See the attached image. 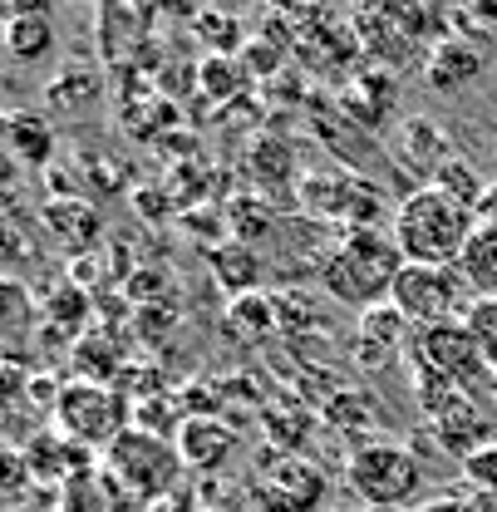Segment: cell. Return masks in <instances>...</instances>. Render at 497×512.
Segmentation results:
<instances>
[{"label":"cell","instance_id":"obj_1","mask_svg":"<svg viewBox=\"0 0 497 512\" xmlns=\"http://www.w3.org/2000/svg\"><path fill=\"white\" fill-rule=\"evenodd\" d=\"M473 232H478V212L434 183L399 197V207L389 212V237L399 242L404 261L419 266H458Z\"/></svg>","mask_w":497,"mask_h":512},{"label":"cell","instance_id":"obj_2","mask_svg":"<svg viewBox=\"0 0 497 512\" xmlns=\"http://www.w3.org/2000/svg\"><path fill=\"white\" fill-rule=\"evenodd\" d=\"M404 271V252L384 227H360L345 232V242H335L320 261V286L330 301L350 306V311H379L394 296V281Z\"/></svg>","mask_w":497,"mask_h":512},{"label":"cell","instance_id":"obj_3","mask_svg":"<svg viewBox=\"0 0 497 512\" xmlns=\"http://www.w3.org/2000/svg\"><path fill=\"white\" fill-rule=\"evenodd\" d=\"M409 370L419 380H434L438 389H453L463 399L493 394V365L478 355L473 335L463 320L453 325H434V330H414L409 340Z\"/></svg>","mask_w":497,"mask_h":512},{"label":"cell","instance_id":"obj_4","mask_svg":"<svg viewBox=\"0 0 497 512\" xmlns=\"http://www.w3.org/2000/svg\"><path fill=\"white\" fill-rule=\"evenodd\" d=\"M345 488L374 512H404L424 493V468L404 444L374 439L345 458Z\"/></svg>","mask_w":497,"mask_h":512},{"label":"cell","instance_id":"obj_5","mask_svg":"<svg viewBox=\"0 0 497 512\" xmlns=\"http://www.w3.org/2000/svg\"><path fill=\"white\" fill-rule=\"evenodd\" d=\"M55 429L60 439L79 448H109L119 444V434L133 429V404L114 384H94V380H69L55 399Z\"/></svg>","mask_w":497,"mask_h":512},{"label":"cell","instance_id":"obj_6","mask_svg":"<svg viewBox=\"0 0 497 512\" xmlns=\"http://www.w3.org/2000/svg\"><path fill=\"white\" fill-rule=\"evenodd\" d=\"M468 301H473V291H468L458 266H419V261H404V271L394 281V296H389V306L414 330H434V325L463 320Z\"/></svg>","mask_w":497,"mask_h":512},{"label":"cell","instance_id":"obj_7","mask_svg":"<svg viewBox=\"0 0 497 512\" xmlns=\"http://www.w3.org/2000/svg\"><path fill=\"white\" fill-rule=\"evenodd\" d=\"M109 458V473H114V483L133 493V498H163V493H173L178 488V473H183V458H178V448L163 444V439H153V434H143V429H128L119 434V444L104 453Z\"/></svg>","mask_w":497,"mask_h":512},{"label":"cell","instance_id":"obj_8","mask_svg":"<svg viewBox=\"0 0 497 512\" xmlns=\"http://www.w3.org/2000/svg\"><path fill=\"white\" fill-rule=\"evenodd\" d=\"M247 493L256 512H315L325 503V473L301 453H281L256 463Z\"/></svg>","mask_w":497,"mask_h":512},{"label":"cell","instance_id":"obj_9","mask_svg":"<svg viewBox=\"0 0 497 512\" xmlns=\"http://www.w3.org/2000/svg\"><path fill=\"white\" fill-rule=\"evenodd\" d=\"M301 197H306V207L320 212V217H335V222H345V232H360V227H379V192L370 183H360L355 173H311L306 183H301Z\"/></svg>","mask_w":497,"mask_h":512},{"label":"cell","instance_id":"obj_10","mask_svg":"<svg viewBox=\"0 0 497 512\" xmlns=\"http://www.w3.org/2000/svg\"><path fill=\"white\" fill-rule=\"evenodd\" d=\"M488 69V35H438L424 55V84L434 94H458Z\"/></svg>","mask_w":497,"mask_h":512},{"label":"cell","instance_id":"obj_11","mask_svg":"<svg viewBox=\"0 0 497 512\" xmlns=\"http://www.w3.org/2000/svg\"><path fill=\"white\" fill-rule=\"evenodd\" d=\"M40 296L20 281V276H0V360L25 365V350L40 335Z\"/></svg>","mask_w":497,"mask_h":512},{"label":"cell","instance_id":"obj_12","mask_svg":"<svg viewBox=\"0 0 497 512\" xmlns=\"http://www.w3.org/2000/svg\"><path fill=\"white\" fill-rule=\"evenodd\" d=\"M40 227L69 247V252H89V247H99V237H104V212L94 207V202H84L79 192H55L45 207H40Z\"/></svg>","mask_w":497,"mask_h":512},{"label":"cell","instance_id":"obj_13","mask_svg":"<svg viewBox=\"0 0 497 512\" xmlns=\"http://www.w3.org/2000/svg\"><path fill=\"white\" fill-rule=\"evenodd\" d=\"M0 50L10 64H40L55 50V20L45 5H10L0 15Z\"/></svg>","mask_w":497,"mask_h":512},{"label":"cell","instance_id":"obj_14","mask_svg":"<svg viewBox=\"0 0 497 512\" xmlns=\"http://www.w3.org/2000/svg\"><path fill=\"white\" fill-rule=\"evenodd\" d=\"M173 448H178L183 468H192V473H222L237 453V434H232L227 419H183Z\"/></svg>","mask_w":497,"mask_h":512},{"label":"cell","instance_id":"obj_15","mask_svg":"<svg viewBox=\"0 0 497 512\" xmlns=\"http://www.w3.org/2000/svg\"><path fill=\"white\" fill-rule=\"evenodd\" d=\"M434 424V439H438V448L448 453V458H473L478 448H488V444H497L493 439V419L478 409V399H453L438 419H429Z\"/></svg>","mask_w":497,"mask_h":512},{"label":"cell","instance_id":"obj_16","mask_svg":"<svg viewBox=\"0 0 497 512\" xmlns=\"http://www.w3.org/2000/svg\"><path fill=\"white\" fill-rule=\"evenodd\" d=\"M0 153H10V163H25V168H50L55 124L45 114H35V109L0 114Z\"/></svg>","mask_w":497,"mask_h":512},{"label":"cell","instance_id":"obj_17","mask_svg":"<svg viewBox=\"0 0 497 512\" xmlns=\"http://www.w3.org/2000/svg\"><path fill=\"white\" fill-rule=\"evenodd\" d=\"M409 330H414V325L399 316L394 306L365 311V316H360V335H355V360H360L365 370H384V365L399 355V345L414 340Z\"/></svg>","mask_w":497,"mask_h":512},{"label":"cell","instance_id":"obj_18","mask_svg":"<svg viewBox=\"0 0 497 512\" xmlns=\"http://www.w3.org/2000/svg\"><path fill=\"white\" fill-rule=\"evenodd\" d=\"M99 99H104V74L84 60L60 64V74L45 79V109H50V114H64V119H69V114L94 109Z\"/></svg>","mask_w":497,"mask_h":512},{"label":"cell","instance_id":"obj_19","mask_svg":"<svg viewBox=\"0 0 497 512\" xmlns=\"http://www.w3.org/2000/svg\"><path fill=\"white\" fill-rule=\"evenodd\" d=\"M399 153L404 158H414L419 168H429L438 173L453 153H448V138H443V128L429 119V114H409L404 124H399Z\"/></svg>","mask_w":497,"mask_h":512},{"label":"cell","instance_id":"obj_20","mask_svg":"<svg viewBox=\"0 0 497 512\" xmlns=\"http://www.w3.org/2000/svg\"><path fill=\"white\" fill-rule=\"evenodd\" d=\"M276 330H281V325H276V306H271V296H261V291L237 296V301L227 306V335L242 340V345H261V340H271Z\"/></svg>","mask_w":497,"mask_h":512},{"label":"cell","instance_id":"obj_21","mask_svg":"<svg viewBox=\"0 0 497 512\" xmlns=\"http://www.w3.org/2000/svg\"><path fill=\"white\" fill-rule=\"evenodd\" d=\"M458 271H463V281H468L473 296H497V227L493 222H478V232H473L468 252L458 261Z\"/></svg>","mask_w":497,"mask_h":512},{"label":"cell","instance_id":"obj_22","mask_svg":"<svg viewBox=\"0 0 497 512\" xmlns=\"http://www.w3.org/2000/svg\"><path fill=\"white\" fill-rule=\"evenodd\" d=\"M345 109L355 114L350 124L379 128L389 114H394V79H389V74H365L360 84L345 89Z\"/></svg>","mask_w":497,"mask_h":512},{"label":"cell","instance_id":"obj_23","mask_svg":"<svg viewBox=\"0 0 497 512\" xmlns=\"http://www.w3.org/2000/svg\"><path fill=\"white\" fill-rule=\"evenodd\" d=\"M207 266L217 271L222 291H232V301H237V296H251L256 281H261V261H256V252H247L242 242H232V247H212V252H207Z\"/></svg>","mask_w":497,"mask_h":512},{"label":"cell","instance_id":"obj_24","mask_svg":"<svg viewBox=\"0 0 497 512\" xmlns=\"http://www.w3.org/2000/svg\"><path fill=\"white\" fill-rule=\"evenodd\" d=\"M25 409H35V370L0 360V429L25 424Z\"/></svg>","mask_w":497,"mask_h":512},{"label":"cell","instance_id":"obj_25","mask_svg":"<svg viewBox=\"0 0 497 512\" xmlns=\"http://www.w3.org/2000/svg\"><path fill=\"white\" fill-rule=\"evenodd\" d=\"M35 222L10 202V197H0V266H20L25 256L35 252Z\"/></svg>","mask_w":497,"mask_h":512},{"label":"cell","instance_id":"obj_26","mask_svg":"<svg viewBox=\"0 0 497 512\" xmlns=\"http://www.w3.org/2000/svg\"><path fill=\"white\" fill-rule=\"evenodd\" d=\"M197 89L207 99H232L247 89V64H237L232 55H207L197 64Z\"/></svg>","mask_w":497,"mask_h":512},{"label":"cell","instance_id":"obj_27","mask_svg":"<svg viewBox=\"0 0 497 512\" xmlns=\"http://www.w3.org/2000/svg\"><path fill=\"white\" fill-rule=\"evenodd\" d=\"M429 183H434V188H443L448 197H458V202H468L473 212L483 207V197H488V188H493V183H483V173H478V168H468V163H463L458 153H453V158H448V163L438 168Z\"/></svg>","mask_w":497,"mask_h":512},{"label":"cell","instance_id":"obj_28","mask_svg":"<svg viewBox=\"0 0 497 512\" xmlns=\"http://www.w3.org/2000/svg\"><path fill=\"white\" fill-rule=\"evenodd\" d=\"M463 325H468L478 355L493 365V375H497V296H473L468 311H463Z\"/></svg>","mask_w":497,"mask_h":512},{"label":"cell","instance_id":"obj_29","mask_svg":"<svg viewBox=\"0 0 497 512\" xmlns=\"http://www.w3.org/2000/svg\"><path fill=\"white\" fill-rule=\"evenodd\" d=\"M84 311H89V296H84L74 281H64V286H55V291H45V296H40V316H45V325L79 330Z\"/></svg>","mask_w":497,"mask_h":512},{"label":"cell","instance_id":"obj_30","mask_svg":"<svg viewBox=\"0 0 497 512\" xmlns=\"http://www.w3.org/2000/svg\"><path fill=\"white\" fill-rule=\"evenodd\" d=\"M197 35H207L212 55H232V50H237V40H242V25H237L232 15L202 10V15H197Z\"/></svg>","mask_w":497,"mask_h":512},{"label":"cell","instance_id":"obj_31","mask_svg":"<svg viewBox=\"0 0 497 512\" xmlns=\"http://www.w3.org/2000/svg\"><path fill=\"white\" fill-rule=\"evenodd\" d=\"M458 468H463V478H468L478 493H497V444L478 448V453H473V458H463Z\"/></svg>","mask_w":497,"mask_h":512},{"label":"cell","instance_id":"obj_32","mask_svg":"<svg viewBox=\"0 0 497 512\" xmlns=\"http://www.w3.org/2000/svg\"><path fill=\"white\" fill-rule=\"evenodd\" d=\"M25 473H30V463H25L15 448L0 444V493H15V488H25Z\"/></svg>","mask_w":497,"mask_h":512},{"label":"cell","instance_id":"obj_33","mask_svg":"<svg viewBox=\"0 0 497 512\" xmlns=\"http://www.w3.org/2000/svg\"><path fill=\"white\" fill-rule=\"evenodd\" d=\"M15 188V163H10V153H0V197H10Z\"/></svg>","mask_w":497,"mask_h":512},{"label":"cell","instance_id":"obj_34","mask_svg":"<svg viewBox=\"0 0 497 512\" xmlns=\"http://www.w3.org/2000/svg\"><path fill=\"white\" fill-rule=\"evenodd\" d=\"M478 222H493V227H497V183L488 188V197H483V207H478Z\"/></svg>","mask_w":497,"mask_h":512},{"label":"cell","instance_id":"obj_35","mask_svg":"<svg viewBox=\"0 0 497 512\" xmlns=\"http://www.w3.org/2000/svg\"><path fill=\"white\" fill-rule=\"evenodd\" d=\"M493 404H497V375H493Z\"/></svg>","mask_w":497,"mask_h":512}]
</instances>
